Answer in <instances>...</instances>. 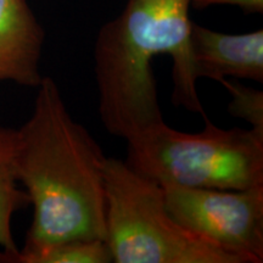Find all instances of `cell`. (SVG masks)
<instances>
[{
    "label": "cell",
    "mask_w": 263,
    "mask_h": 263,
    "mask_svg": "<svg viewBox=\"0 0 263 263\" xmlns=\"http://www.w3.org/2000/svg\"><path fill=\"white\" fill-rule=\"evenodd\" d=\"M37 88L31 117L16 130V176L33 206L20 251L68 240H106L107 157L71 116L57 82L43 77Z\"/></svg>",
    "instance_id": "6da1fadb"
},
{
    "label": "cell",
    "mask_w": 263,
    "mask_h": 263,
    "mask_svg": "<svg viewBox=\"0 0 263 263\" xmlns=\"http://www.w3.org/2000/svg\"><path fill=\"white\" fill-rule=\"evenodd\" d=\"M192 0H128L105 24L94 45V72L101 123L112 136L129 138L163 121L153 60L172 58V101L206 116L196 89L190 51Z\"/></svg>",
    "instance_id": "7a4b0ae2"
},
{
    "label": "cell",
    "mask_w": 263,
    "mask_h": 263,
    "mask_svg": "<svg viewBox=\"0 0 263 263\" xmlns=\"http://www.w3.org/2000/svg\"><path fill=\"white\" fill-rule=\"evenodd\" d=\"M185 133L157 122L127 138L126 162L163 185L242 190L263 185V133L252 128L217 127Z\"/></svg>",
    "instance_id": "3957f363"
},
{
    "label": "cell",
    "mask_w": 263,
    "mask_h": 263,
    "mask_svg": "<svg viewBox=\"0 0 263 263\" xmlns=\"http://www.w3.org/2000/svg\"><path fill=\"white\" fill-rule=\"evenodd\" d=\"M106 242L115 263H242L171 216L163 188L124 161L105 162Z\"/></svg>",
    "instance_id": "277c9868"
},
{
    "label": "cell",
    "mask_w": 263,
    "mask_h": 263,
    "mask_svg": "<svg viewBox=\"0 0 263 263\" xmlns=\"http://www.w3.org/2000/svg\"><path fill=\"white\" fill-rule=\"evenodd\" d=\"M171 216L242 263L263 262V185L242 190L163 185Z\"/></svg>",
    "instance_id": "5b68a950"
},
{
    "label": "cell",
    "mask_w": 263,
    "mask_h": 263,
    "mask_svg": "<svg viewBox=\"0 0 263 263\" xmlns=\"http://www.w3.org/2000/svg\"><path fill=\"white\" fill-rule=\"evenodd\" d=\"M194 74L199 78H241L263 82V31L227 34L192 22Z\"/></svg>",
    "instance_id": "8992f818"
},
{
    "label": "cell",
    "mask_w": 263,
    "mask_h": 263,
    "mask_svg": "<svg viewBox=\"0 0 263 263\" xmlns=\"http://www.w3.org/2000/svg\"><path fill=\"white\" fill-rule=\"evenodd\" d=\"M44 31L26 0H0V82L35 87Z\"/></svg>",
    "instance_id": "52a82bcc"
},
{
    "label": "cell",
    "mask_w": 263,
    "mask_h": 263,
    "mask_svg": "<svg viewBox=\"0 0 263 263\" xmlns=\"http://www.w3.org/2000/svg\"><path fill=\"white\" fill-rule=\"evenodd\" d=\"M15 150L16 130L0 127V248L5 251V263H14L18 252L11 232L12 216L29 205L27 193L18 186Z\"/></svg>",
    "instance_id": "ba28073f"
},
{
    "label": "cell",
    "mask_w": 263,
    "mask_h": 263,
    "mask_svg": "<svg viewBox=\"0 0 263 263\" xmlns=\"http://www.w3.org/2000/svg\"><path fill=\"white\" fill-rule=\"evenodd\" d=\"M112 254L106 240H68L32 252H18L14 263H110Z\"/></svg>",
    "instance_id": "9c48e42d"
},
{
    "label": "cell",
    "mask_w": 263,
    "mask_h": 263,
    "mask_svg": "<svg viewBox=\"0 0 263 263\" xmlns=\"http://www.w3.org/2000/svg\"><path fill=\"white\" fill-rule=\"evenodd\" d=\"M232 94L228 111L232 116L245 120L252 129L263 133V93L254 88L234 83L228 78L218 82Z\"/></svg>",
    "instance_id": "30bf717a"
},
{
    "label": "cell",
    "mask_w": 263,
    "mask_h": 263,
    "mask_svg": "<svg viewBox=\"0 0 263 263\" xmlns=\"http://www.w3.org/2000/svg\"><path fill=\"white\" fill-rule=\"evenodd\" d=\"M213 5L238 6L248 14L263 12V0H192V6L195 9H206Z\"/></svg>",
    "instance_id": "8fae6325"
}]
</instances>
